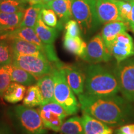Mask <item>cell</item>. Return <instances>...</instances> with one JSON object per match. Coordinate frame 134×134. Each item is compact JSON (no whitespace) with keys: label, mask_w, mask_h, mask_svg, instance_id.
Instances as JSON below:
<instances>
[{"label":"cell","mask_w":134,"mask_h":134,"mask_svg":"<svg viewBox=\"0 0 134 134\" xmlns=\"http://www.w3.org/2000/svg\"><path fill=\"white\" fill-rule=\"evenodd\" d=\"M8 41H9L14 54L32 55L47 59L42 48L34 43L17 38Z\"/></svg>","instance_id":"cell-12"},{"label":"cell","mask_w":134,"mask_h":134,"mask_svg":"<svg viewBox=\"0 0 134 134\" xmlns=\"http://www.w3.org/2000/svg\"><path fill=\"white\" fill-rule=\"evenodd\" d=\"M116 134H124V133H122V132H120L119 131H118V130H117V131H116Z\"/></svg>","instance_id":"cell-38"},{"label":"cell","mask_w":134,"mask_h":134,"mask_svg":"<svg viewBox=\"0 0 134 134\" xmlns=\"http://www.w3.org/2000/svg\"><path fill=\"white\" fill-rule=\"evenodd\" d=\"M60 132L63 134H84L82 118L75 116L68 119L62 124Z\"/></svg>","instance_id":"cell-24"},{"label":"cell","mask_w":134,"mask_h":134,"mask_svg":"<svg viewBox=\"0 0 134 134\" xmlns=\"http://www.w3.org/2000/svg\"><path fill=\"white\" fill-rule=\"evenodd\" d=\"M96 11L102 24L122 21L118 0H96Z\"/></svg>","instance_id":"cell-10"},{"label":"cell","mask_w":134,"mask_h":134,"mask_svg":"<svg viewBox=\"0 0 134 134\" xmlns=\"http://www.w3.org/2000/svg\"><path fill=\"white\" fill-rule=\"evenodd\" d=\"M41 14L43 21L47 26L56 28L59 31L63 28V26L60 24L58 19L57 16L52 9L44 7L42 9Z\"/></svg>","instance_id":"cell-27"},{"label":"cell","mask_w":134,"mask_h":134,"mask_svg":"<svg viewBox=\"0 0 134 134\" xmlns=\"http://www.w3.org/2000/svg\"><path fill=\"white\" fill-rule=\"evenodd\" d=\"M62 63H55L52 72L55 82L54 98L55 102L64 108L68 115H74L80 109V103L75 96V93L68 85Z\"/></svg>","instance_id":"cell-3"},{"label":"cell","mask_w":134,"mask_h":134,"mask_svg":"<svg viewBox=\"0 0 134 134\" xmlns=\"http://www.w3.org/2000/svg\"><path fill=\"white\" fill-rule=\"evenodd\" d=\"M27 3L15 0H3L0 1V11L6 13H16L24 11Z\"/></svg>","instance_id":"cell-26"},{"label":"cell","mask_w":134,"mask_h":134,"mask_svg":"<svg viewBox=\"0 0 134 134\" xmlns=\"http://www.w3.org/2000/svg\"><path fill=\"white\" fill-rule=\"evenodd\" d=\"M131 11L128 22V25H129L130 29L134 27V2H131Z\"/></svg>","instance_id":"cell-33"},{"label":"cell","mask_w":134,"mask_h":134,"mask_svg":"<svg viewBox=\"0 0 134 134\" xmlns=\"http://www.w3.org/2000/svg\"><path fill=\"white\" fill-rule=\"evenodd\" d=\"M80 108L83 113L93 117L109 127L123 125L133 115L130 102L117 95L93 96L83 93L78 95Z\"/></svg>","instance_id":"cell-1"},{"label":"cell","mask_w":134,"mask_h":134,"mask_svg":"<svg viewBox=\"0 0 134 134\" xmlns=\"http://www.w3.org/2000/svg\"><path fill=\"white\" fill-rule=\"evenodd\" d=\"M65 34L72 37H76L81 36V29L79 24L76 20L70 19L65 25Z\"/></svg>","instance_id":"cell-31"},{"label":"cell","mask_w":134,"mask_h":134,"mask_svg":"<svg viewBox=\"0 0 134 134\" xmlns=\"http://www.w3.org/2000/svg\"><path fill=\"white\" fill-rule=\"evenodd\" d=\"M3 1V0H0V1Z\"/></svg>","instance_id":"cell-41"},{"label":"cell","mask_w":134,"mask_h":134,"mask_svg":"<svg viewBox=\"0 0 134 134\" xmlns=\"http://www.w3.org/2000/svg\"><path fill=\"white\" fill-rule=\"evenodd\" d=\"M42 119L43 125L46 129H49L55 132H60L63 119L58 115L50 111L38 110Z\"/></svg>","instance_id":"cell-25"},{"label":"cell","mask_w":134,"mask_h":134,"mask_svg":"<svg viewBox=\"0 0 134 134\" xmlns=\"http://www.w3.org/2000/svg\"><path fill=\"white\" fill-rule=\"evenodd\" d=\"M25 1L27 3L29 6L33 4H38V3H43V0H25Z\"/></svg>","instance_id":"cell-34"},{"label":"cell","mask_w":134,"mask_h":134,"mask_svg":"<svg viewBox=\"0 0 134 134\" xmlns=\"http://www.w3.org/2000/svg\"><path fill=\"white\" fill-rule=\"evenodd\" d=\"M62 68L65 71L66 81L75 94L80 95L85 92V74L78 67L65 65L62 63Z\"/></svg>","instance_id":"cell-11"},{"label":"cell","mask_w":134,"mask_h":134,"mask_svg":"<svg viewBox=\"0 0 134 134\" xmlns=\"http://www.w3.org/2000/svg\"><path fill=\"white\" fill-rule=\"evenodd\" d=\"M10 65L0 66V98H3L4 94L11 83Z\"/></svg>","instance_id":"cell-29"},{"label":"cell","mask_w":134,"mask_h":134,"mask_svg":"<svg viewBox=\"0 0 134 134\" xmlns=\"http://www.w3.org/2000/svg\"><path fill=\"white\" fill-rule=\"evenodd\" d=\"M34 30L42 42L46 44L53 45L58 36V31L56 28L51 27L45 24L42 19L41 14L38 16Z\"/></svg>","instance_id":"cell-18"},{"label":"cell","mask_w":134,"mask_h":134,"mask_svg":"<svg viewBox=\"0 0 134 134\" xmlns=\"http://www.w3.org/2000/svg\"><path fill=\"white\" fill-rule=\"evenodd\" d=\"M124 1H128V2H134V0H124Z\"/></svg>","instance_id":"cell-37"},{"label":"cell","mask_w":134,"mask_h":134,"mask_svg":"<svg viewBox=\"0 0 134 134\" xmlns=\"http://www.w3.org/2000/svg\"><path fill=\"white\" fill-rule=\"evenodd\" d=\"M114 73L122 96L130 103L134 102V57L117 63Z\"/></svg>","instance_id":"cell-6"},{"label":"cell","mask_w":134,"mask_h":134,"mask_svg":"<svg viewBox=\"0 0 134 134\" xmlns=\"http://www.w3.org/2000/svg\"><path fill=\"white\" fill-rule=\"evenodd\" d=\"M85 93L93 96H112L120 91L114 73L99 64H91L85 71Z\"/></svg>","instance_id":"cell-2"},{"label":"cell","mask_w":134,"mask_h":134,"mask_svg":"<svg viewBox=\"0 0 134 134\" xmlns=\"http://www.w3.org/2000/svg\"><path fill=\"white\" fill-rule=\"evenodd\" d=\"M117 130L124 134H134V124L123 125Z\"/></svg>","instance_id":"cell-32"},{"label":"cell","mask_w":134,"mask_h":134,"mask_svg":"<svg viewBox=\"0 0 134 134\" xmlns=\"http://www.w3.org/2000/svg\"><path fill=\"white\" fill-rule=\"evenodd\" d=\"M36 85L39 88L42 96V105L51 102H55L54 98L55 82L52 73L44 75L38 78Z\"/></svg>","instance_id":"cell-17"},{"label":"cell","mask_w":134,"mask_h":134,"mask_svg":"<svg viewBox=\"0 0 134 134\" xmlns=\"http://www.w3.org/2000/svg\"><path fill=\"white\" fill-rule=\"evenodd\" d=\"M14 114L24 134H45L46 128L37 110L26 105L14 108Z\"/></svg>","instance_id":"cell-5"},{"label":"cell","mask_w":134,"mask_h":134,"mask_svg":"<svg viewBox=\"0 0 134 134\" xmlns=\"http://www.w3.org/2000/svg\"><path fill=\"white\" fill-rule=\"evenodd\" d=\"M24 11L16 13H6L0 11V39H3L8 34L19 27Z\"/></svg>","instance_id":"cell-13"},{"label":"cell","mask_w":134,"mask_h":134,"mask_svg":"<svg viewBox=\"0 0 134 134\" xmlns=\"http://www.w3.org/2000/svg\"><path fill=\"white\" fill-rule=\"evenodd\" d=\"M81 118L84 134H113V130L111 127L88 114L83 113Z\"/></svg>","instance_id":"cell-16"},{"label":"cell","mask_w":134,"mask_h":134,"mask_svg":"<svg viewBox=\"0 0 134 134\" xmlns=\"http://www.w3.org/2000/svg\"><path fill=\"white\" fill-rule=\"evenodd\" d=\"M72 0H54L44 4V7L52 9L63 26L73 18L71 12Z\"/></svg>","instance_id":"cell-14"},{"label":"cell","mask_w":134,"mask_h":134,"mask_svg":"<svg viewBox=\"0 0 134 134\" xmlns=\"http://www.w3.org/2000/svg\"><path fill=\"white\" fill-rule=\"evenodd\" d=\"M12 64L28 71L37 79L51 73L53 69L51 62L48 59L32 55L13 53Z\"/></svg>","instance_id":"cell-7"},{"label":"cell","mask_w":134,"mask_h":134,"mask_svg":"<svg viewBox=\"0 0 134 134\" xmlns=\"http://www.w3.org/2000/svg\"><path fill=\"white\" fill-rule=\"evenodd\" d=\"M127 24L122 21L111 22L104 25L100 35L109 50L117 36L123 32L127 31Z\"/></svg>","instance_id":"cell-15"},{"label":"cell","mask_w":134,"mask_h":134,"mask_svg":"<svg viewBox=\"0 0 134 134\" xmlns=\"http://www.w3.org/2000/svg\"><path fill=\"white\" fill-rule=\"evenodd\" d=\"M43 8H44L43 3L31 5L27 8L24 11L23 21L20 24L19 27H28L34 29L38 16Z\"/></svg>","instance_id":"cell-20"},{"label":"cell","mask_w":134,"mask_h":134,"mask_svg":"<svg viewBox=\"0 0 134 134\" xmlns=\"http://www.w3.org/2000/svg\"><path fill=\"white\" fill-rule=\"evenodd\" d=\"M13 52L10 43L6 40L0 39V66L12 64Z\"/></svg>","instance_id":"cell-28"},{"label":"cell","mask_w":134,"mask_h":134,"mask_svg":"<svg viewBox=\"0 0 134 134\" xmlns=\"http://www.w3.org/2000/svg\"><path fill=\"white\" fill-rule=\"evenodd\" d=\"M10 72L12 82L18 83L24 86H31L38 80L37 78L28 71L13 64L10 65Z\"/></svg>","instance_id":"cell-21"},{"label":"cell","mask_w":134,"mask_h":134,"mask_svg":"<svg viewBox=\"0 0 134 134\" xmlns=\"http://www.w3.org/2000/svg\"><path fill=\"white\" fill-rule=\"evenodd\" d=\"M38 109L52 112V113L58 115L62 119H64L67 115H68L64 108L57 102H51V103H47L46 104L41 105Z\"/></svg>","instance_id":"cell-30"},{"label":"cell","mask_w":134,"mask_h":134,"mask_svg":"<svg viewBox=\"0 0 134 134\" xmlns=\"http://www.w3.org/2000/svg\"><path fill=\"white\" fill-rule=\"evenodd\" d=\"M63 47L67 52L83 59L87 44L80 36L72 37L65 34L63 38Z\"/></svg>","instance_id":"cell-19"},{"label":"cell","mask_w":134,"mask_h":134,"mask_svg":"<svg viewBox=\"0 0 134 134\" xmlns=\"http://www.w3.org/2000/svg\"><path fill=\"white\" fill-rule=\"evenodd\" d=\"M71 12L85 36L93 34L102 24L97 13L96 0H72Z\"/></svg>","instance_id":"cell-4"},{"label":"cell","mask_w":134,"mask_h":134,"mask_svg":"<svg viewBox=\"0 0 134 134\" xmlns=\"http://www.w3.org/2000/svg\"><path fill=\"white\" fill-rule=\"evenodd\" d=\"M131 29H132V31H133V32L134 33V27H133V28H131Z\"/></svg>","instance_id":"cell-40"},{"label":"cell","mask_w":134,"mask_h":134,"mask_svg":"<svg viewBox=\"0 0 134 134\" xmlns=\"http://www.w3.org/2000/svg\"><path fill=\"white\" fill-rule=\"evenodd\" d=\"M43 99L41 91L37 85H31L27 90L23 99V104L29 108H34L42 105Z\"/></svg>","instance_id":"cell-23"},{"label":"cell","mask_w":134,"mask_h":134,"mask_svg":"<svg viewBox=\"0 0 134 134\" xmlns=\"http://www.w3.org/2000/svg\"><path fill=\"white\" fill-rule=\"evenodd\" d=\"M0 134H9L6 130L3 129H0Z\"/></svg>","instance_id":"cell-35"},{"label":"cell","mask_w":134,"mask_h":134,"mask_svg":"<svg viewBox=\"0 0 134 134\" xmlns=\"http://www.w3.org/2000/svg\"><path fill=\"white\" fill-rule=\"evenodd\" d=\"M112 53L105 46L100 34L96 35L87 44L86 51L83 60L91 64L108 62L111 59Z\"/></svg>","instance_id":"cell-8"},{"label":"cell","mask_w":134,"mask_h":134,"mask_svg":"<svg viewBox=\"0 0 134 134\" xmlns=\"http://www.w3.org/2000/svg\"><path fill=\"white\" fill-rule=\"evenodd\" d=\"M15 1H24V2H26L25 1V0H15Z\"/></svg>","instance_id":"cell-39"},{"label":"cell","mask_w":134,"mask_h":134,"mask_svg":"<svg viewBox=\"0 0 134 134\" xmlns=\"http://www.w3.org/2000/svg\"><path fill=\"white\" fill-rule=\"evenodd\" d=\"M54 1V0H43V3H44V4H46V3L51 2V1Z\"/></svg>","instance_id":"cell-36"},{"label":"cell","mask_w":134,"mask_h":134,"mask_svg":"<svg viewBox=\"0 0 134 134\" xmlns=\"http://www.w3.org/2000/svg\"><path fill=\"white\" fill-rule=\"evenodd\" d=\"M110 51L113 57L119 63L134 56V42L127 31L119 34L115 38Z\"/></svg>","instance_id":"cell-9"},{"label":"cell","mask_w":134,"mask_h":134,"mask_svg":"<svg viewBox=\"0 0 134 134\" xmlns=\"http://www.w3.org/2000/svg\"><path fill=\"white\" fill-rule=\"evenodd\" d=\"M26 88L24 85L15 82H11L4 94L3 98L6 101L15 104L24 99L26 93Z\"/></svg>","instance_id":"cell-22"}]
</instances>
